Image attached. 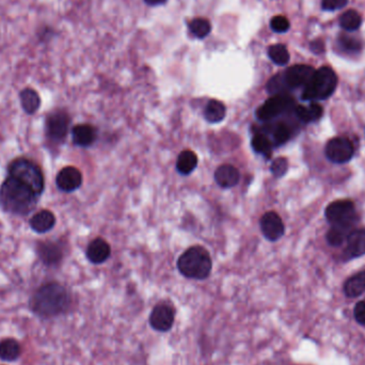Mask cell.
Masks as SVG:
<instances>
[{
	"label": "cell",
	"mask_w": 365,
	"mask_h": 365,
	"mask_svg": "<svg viewBox=\"0 0 365 365\" xmlns=\"http://www.w3.org/2000/svg\"><path fill=\"white\" fill-rule=\"evenodd\" d=\"M337 86V76L329 66H321L315 70L309 84L305 87L303 100L310 102L327 100L335 94Z\"/></svg>",
	"instance_id": "cell-5"
},
{
	"label": "cell",
	"mask_w": 365,
	"mask_h": 365,
	"mask_svg": "<svg viewBox=\"0 0 365 365\" xmlns=\"http://www.w3.org/2000/svg\"><path fill=\"white\" fill-rule=\"evenodd\" d=\"M365 292V270L351 276L344 284V294L348 298L360 297Z\"/></svg>",
	"instance_id": "cell-22"
},
{
	"label": "cell",
	"mask_w": 365,
	"mask_h": 365,
	"mask_svg": "<svg viewBox=\"0 0 365 365\" xmlns=\"http://www.w3.org/2000/svg\"><path fill=\"white\" fill-rule=\"evenodd\" d=\"M72 305L69 290L59 282L51 281L39 286L29 298L31 313L41 319H53L68 313Z\"/></svg>",
	"instance_id": "cell-1"
},
{
	"label": "cell",
	"mask_w": 365,
	"mask_h": 365,
	"mask_svg": "<svg viewBox=\"0 0 365 365\" xmlns=\"http://www.w3.org/2000/svg\"><path fill=\"white\" fill-rule=\"evenodd\" d=\"M353 231L350 226H331L330 230L327 233V240L331 246L339 247L346 242L347 238Z\"/></svg>",
	"instance_id": "cell-28"
},
{
	"label": "cell",
	"mask_w": 365,
	"mask_h": 365,
	"mask_svg": "<svg viewBox=\"0 0 365 365\" xmlns=\"http://www.w3.org/2000/svg\"><path fill=\"white\" fill-rule=\"evenodd\" d=\"M198 165V156L193 151H184L179 154L177 161V171L181 175H188Z\"/></svg>",
	"instance_id": "cell-26"
},
{
	"label": "cell",
	"mask_w": 365,
	"mask_h": 365,
	"mask_svg": "<svg viewBox=\"0 0 365 365\" xmlns=\"http://www.w3.org/2000/svg\"><path fill=\"white\" fill-rule=\"evenodd\" d=\"M355 319L360 325L365 326V301H359L354 310Z\"/></svg>",
	"instance_id": "cell-37"
},
{
	"label": "cell",
	"mask_w": 365,
	"mask_h": 365,
	"mask_svg": "<svg viewBox=\"0 0 365 365\" xmlns=\"http://www.w3.org/2000/svg\"><path fill=\"white\" fill-rule=\"evenodd\" d=\"M345 253L348 258H360L365 254V230H353L346 240Z\"/></svg>",
	"instance_id": "cell-16"
},
{
	"label": "cell",
	"mask_w": 365,
	"mask_h": 365,
	"mask_svg": "<svg viewBox=\"0 0 365 365\" xmlns=\"http://www.w3.org/2000/svg\"><path fill=\"white\" fill-rule=\"evenodd\" d=\"M189 29L191 33L198 39H204L207 35H210L212 30V26L210 21L204 19H195L189 24Z\"/></svg>",
	"instance_id": "cell-30"
},
{
	"label": "cell",
	"mask_w": 365,
	"mask_h": 365,
	"mask_svg": "<svg viewBox=\"0 0 365 365\" xmlns=\"http://www.w3.org/2000/svg\"><path fill=\"white\" fill-rule=\"evenodd\" d=\"M226 112V106L224 103L212 100L207 103L206 107H205L204 118L210 123H219L224 119Z\"/></svg>",
	"instance_id": "cell-23"
},
{
	"label": "cell",
	"mask_w": 365,
	"mask_h": 365,
	"mask_svg": "<svg viewBox=\"0 0 365 365\" xmlns=\"http://www.w3.org/2000/svg\"><path fill=\"white\" fill-rule=\"evenodd\" d=\"M348 0H323L321 9L323 11L335 12L346 7Z\"/></svg>",
	"instance_id": "cell-36"
},
{
	"label": "cell",
	"mask_w": 365,
	"mask_h": 365,
	"mask_svg": "<svg viewBox=\"0 0 365 365\" xmlns=\"http://www.w3.org/2000/svg\"><path fill=\"white\" fill-rule=\"evenodd\" d=\"M287 169H289V161L284 157H279V159L274 161L271 168H270L272 175H275L276 177H283L287 172Z\"/></svg>",
	"instance_id": "cell-35"
},
{
	"label": "cell",
	"mask_w": 365,
	"mask_h": 365,
	"mask_svg": "<svg viewBox=\"0 0 365 365\" xmlns=\"http://www.w3.org/2000/svg\"><path fill=\"white\" fill-rule=\"evenodd\" d=\"M311 51L317 55L323 54L325 51V43L321 40L312 41L311 45H310Z\"/></svg>",
	"instance_id": "cell-38"
},
{
	"label": "cell",
	"mask_w": 365,
	"mask_h": 365,
	"mask_svg": "<svg viewBox=\"0 0 365 365\" xmlns=\"http://www.w3.org/2000/svg\"><path fill=\"white\" fill-rule=\"evenodd\" d=\"M270 27H271L272 31H275V33H285L289 31L291 24L285 17L278 15L270 21Z\"/></svg>",
	"instance_id": "cell-34"
},
{
	"label": "cell",
	"mask_w": 365,
	"mask_h": 365,
	"mask_svg": "<svg viewBox=\"0 0 365 365\" xmlns=\"http://www.w3.org/2000/svg\"><path fill=\"white\" fill-rule=\"evenodd\" d=\"M326 156L335 163H348L355 153L354 145L345 137H335L329 140L326 145Z\"/></svg>",
	"instance_id": "cell-9"
},
{
	"label": "cell",
	"mask_w": 365,
	"mask_h": 365,
	"mask_svg": "<svg viewBox=\"0 0 365 365\" xmlns=\"http://www.w3.org/2000/svg\"><path fill=\"white\" fill-rule=\"evenodd\" d=\"M19 102L26 114H35L41 107V98L33 88H25L19 94Z\"/></svg>",
	"instance_id": "cell-21"
},
{
	"label": "cell",
	"mask_w": 365,
	"mask_h": 365,
	"mask_svg": "<svg viewBox=\"0 0 365 365\" xmlns=\"http://www.w3.org/2000/svg\"><path fill=\"white\" fill-rule=\"evenodd\" d=\"M260 230L270 242L280 240L284 234V224L281 217L275 212H268L260 219Z\"/></svg>",
	"instance_id": "cell-14"
},
{
	"label": "cell",
	"mask_w": 365,
	"mask_h": 365,
	"mask_svg": "<svg viewBox=\"0 0 365 365\" xmlns=\"http://www.w3.org/2000/svg\"><path fill=\"white\" fill-rule=\"evenodd\" d=\"M268 56L275 64L284 66L290 62V53L283 44H275L268 48Z\"/></svg>",
	"instance_id": "cell-29"
},
{
	"label": "cell",
	"mask_w": 365,
	"mask_h": 365,
	"mask_svg": "<svg viewBox=\"0 0 365 365\" xmlns=\"http://www.w3.org/2000/svg\"><path fill=\"white\" fill-rule=\"evenodd\" d=\"M71 119L68 112L56 109L49 112L45 119V136L51 145H61L64 142L70 130Z\"/></svg>",
	"instance_id": "cell-6"
},
{
	"label": "cell",
	"mask_w": 365,
	"mask_h": 365,
	"mask_svg": "<svg viewBox=\"0 0 365 365\" xmlns=\"http://www.w3.org/2000/svg\"><path fill=\"white\" fill-rule=\"evenodd\" d=\"M268 94L271 96H279V94H287L289 90L286 88L285 82H284L282 73L275 75V76L270 78L269 82H267Z\"/></svg>",
	"instance_id": "cell-32"
},
{
	"label": "cell",
	"mask_w": 365,
	"mask_h": 365,
	"mask_svg": "<svg viewBox=\"0 0 365 365\" xmlns=\"http://www.w3.org/2000/svg\"><path fill=\"white\" fill-rule=\"evenodd\" d=\"M8 175L30 187L39 197L45 189V177L42 169L35 161L27 157L13 159L8 166Z\"/></svg>",
	"instance_id": "cell-4"
},
{
	"label": "cell",
	"mask_w": 365,
	"mask_h": 365,
	"mask_svg": "<svg viewBox=\"0 0 365 365\" xmlns=\"http://www.w3.org/2000/svg\"><path fill=\"white\" fill-rule=\"evenodd\" d=\"M337 46L341 51L349 55L358 54L362 51V41L354 35L343 33L337 37Z\"/></svg>",
	"instance_id": "cell-24"
},
{
	"label": "cell",
	"mask_w": 365,
	"mask_h": 365,
	"mask_svg": "<svg viewBox=\"0 0 365 365\" xmlns=\"http://www.w3.org/2000/svg\"><path fill=\"white\" fill-rule=\"evenodd\" d=\"M35 252L43 265L49 268L58 267L64 256L62 244L53 240L37 242L35 244Z\"/></svg>",
	"instance_id": "cell-10"
},
{
	"label": "cell",
	"mask_w": 365,
	"mask_h": 365,
	"mask_svg": "<svg viewBox=\"0 0 365 365\" xmlns=\"http://www.w3.org/2000/svg\"><path fill=\"white\" fill-rule=\"evenodd\" d=\"M72 138L77 147L88 148L94 145L96 139V128L89 124H80L72 128Z\"/></svg>",
	"instance_id": "cell-19"
},
{
	"label": "cell",
	"mask_w": 365,
	"mask_h": 365,
	"mask_svg": "<svg viewBox=\"0 0 365 365\" xmlns=\"http://www.w3.org/2000/svg\"><path fill=\"white\" fill-rule=\"evenodd\" d=\"M291 137V130L285 124H278L274 130V141L275 145H284Z\"/></svg>",
	"instance_id": "cell-33"
},
{
	"label": "cell",
	"mask_w": 365,
	"mask_h": 365,
	"mask_svg": "<svg viewBox=\"0 0 365 365\" xmlns=\"http://www.w3.org/2000/svg\"><path fill=\"white\" fill-rule=\"evenodd\" d=\"M212 267L210 253L200 246L191 247L177 260L179 272L189 279H206L211 275Z\"/></svg>",
	"instance_id": "cell-3"
},
{
	"label": "cell",
	"mask_w": 365,
	"mask_h": 365,
	"mask_svg": "<svg viewBox=\"0 0 365 365\" xmlns=\"http://www.w3.org/2000/svg\"><path fill=\"white\" fill-rule=\"evenodd\" d=\"M361 25H362V17L355 10H348L340 17L341 28L346 33H355L360 29Z\"/></svg>",
	"instance_id": "cell-27"
},
{
	"label": "cell",
	"mask_w": 365,
	"mask_h": 365,
	"mask_svg": "<svg viewBox=\"0 0 365 365\" xmlns=\"http://www.w3.org/2000/svg\"><path fill=\"white\" fill-rule=\"evenodd\" d=\"M252 148H253L254 151L263 154L267 157L271 155V141L263 134H258V135L254 136L253 139H252Z\"/></svg>",
	"instance_id": "cell-31"
},
{
	"label": "cell",
	"mask_w": 365,
	"mask_h": 365,
	"mask_svg": "<svg viewBox=\"0 0 365 365\" xmlns=\"http://www.w3.org/2000/svg\"><path fill=\"white\" fill-rule=\"evenodd\" d=\"M326 218L331 226H354L357 220L356 207L350 200H337L326 208Z\"/></svg>",
	"instance_id": "cell-7"
},
{
	"label": "cell",
	"mask_w": 365,
	"mask_h": 365,
	"mask_svg": "<svg viewBox=\"0 0 365 365\" xmlns=\"http://www.w3.org/2000/svg\"><path fill=\"white\" fill-rule=\"evenodd\" d=\"M145 1L148 5L152 6V7L163 5V3H167V0H145Z\"/></svg>",
	"instance_id": "cell-39"
},
{
	"label": "cell",
	"mask_w": 365,
	"mask_h": 365,
	"mask_svg": "<svg viewBox=\"0 0 365 365\" xmlns=\"http://www.w3.org/2000/svg\"><path fill=\"white\" fill-rule=\"evenodd\" d=\"M240 179V171L232 165L220 166L215 172V181L222 188H232L236 186Z\"/></svg>",
	"instance_id": "cell-18"
},
{
	"label": "cell",
	"mask_w": 365,
	"mask_h": 365,
	"mask_svg": "<svg viewBox=\"0 0 365 365\" xmlns=\"http://www.w3.org/2000/svg\"><path fill=\"white\" fill-rule=\"evenodd\" d=\"M39 198L30 187L9 175L0 185V207L13 216L31 214L39 203Z\"/></svg>",
	"instance_id": "cell-2"
},
{
	"label": "cell",
	"mask_w": 365,
	"mask_h": 365,
	"mask_svg": "<svg viewBox=\"0 0 365 365\" xmlns=\"http://www.w3.org/2000/svg\"><path fill=\"white\" fill-rule=\"evenodd\" d=\"M315 69L310 65L297 64L287 69L282 73L284 82L287 90L303 88L309 84L312 77L314 75Z\"/></svg>",
	"instance_id": "cell-11"
},
{
	"label": "cell",
	"mask_w": 365,
	"mask_h": 365,
	"mask_svg": "<svg viewBox=\"0 0 365 365\" xmlns=\"http://www.w3.org/2000/svg\"><path fill=\"white\" fill-rule=\"evenodd\" d=\"M295 110L298 119L305 122V123L317 121V120L321 119L323 112V108L315 103L309 106H297Z\"/></svg>",
	"instance_id": "cell-25"
},
{
	"label": "cell",
	"mask_w": 365,
	"mask_h": 365,
	"mask_svg": "<svg viewBox=\"0 0 365 365\" xmlns=\"http://www.w3.org/2000/svg\"><path fill=\"white\" fill-rule=\"evenodd\" d=\"M21 356V345L15 337H5L0 340V360L15 362Z\"/></svg>",
	"instance_id": "cell-20"
},
{
	"label": "cell",
	"mask_w": 365,
	"mask_h": 365,
	"mask_svg": "<svg viewBox=\"0 0 365 365\" xmlns=\"http://www.w3.org/2000/svg\"><path fill=\"white\" fill-rule=\"evenodd\" d=\"M82 184V175L77 168H63L56 177V185L63 193H73Z\"/></svg>",
	"instance_id": "cell-13"
},
{
	"label": "cell",
	"mask_w": 365,
	"mask_h": 365,
	"mask_svg": "<svg viewBox=\"0 0 365 365\" xmlns=\"http://www.w3.org/2000/svg\"><path fill=\"white\" fill-rule=\"evenodd\" d=\"M293 106L294 100L289 94L272 96V98L266 100L263 105L258 108V112H256V116L262 121H268V120L274 119L279 114H283Z\"/></svg>",
	"instance_id": "cell-8"
},
{
	"label": "cell",
	"mask_w": 365,
	"mask_h": 365,
	"mask_svg": "<svg viewBox=\"0 0 365 365\" xmlns=\"http://www.w3.org/2000/svg\"><path fill=\"white\" fill-rule=\"evenodd\" d=\"M56 216L54 213L48 210H42L40 212L35 213L30 220H29V226L33 232L37 234H45L53 230L56 226Z\"/></svg>",
	"instance_id": "cell-15"
},
{
	"label": "cell",
	"mask_w": 365,
	"mask_h": 365,
	"mask_svg": "<svg viewBox=\"0 0 365 365\" xmlns=\"http://www.w3.org/2000/svg\"><path fill=\"white\" fill-rule=\"evenodd\" d=\"M175 321V309L168 303H159L152 311L149 323L154 330L159 331V332H168L172 328Z\"/></svg>",
	"instance_id": "cell-12"
},
{
	"label": "cell",
	"mask_w": 365,
	"mask_h": 365,
	"mask_svg": "<svg viewBox=\"0 0 365 365\" xmlns=\"http://www.w3.org/2000/svg\"><path fill=\"white\" fill-rule=\"evenodd\" d=\"M109 244L103 238H96L89 244L87 248V258L91 263L102 264L108 260L110 256Z\"/></svg>",
	"instance_id": "cell-17"
}]
</instances>
